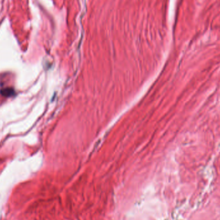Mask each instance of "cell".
<instances>
[{
    "mask_svg": "<svg viewBox=\"0 0 220 220\" xmlns=\"http://www.w3.org/2000/svg\"><path fill=\"white\" fill-rule=\"evenodd\" d=\"M1 93L3 95L6 96V97H10V96L14 94V91L11 88H5L3 91L1 92Z\"/></svg>",
    "mask_w": 220,
    "mask_h": 220,
    "instance_id": "cell-1",
    "label": "cell"
}]
</instances>
